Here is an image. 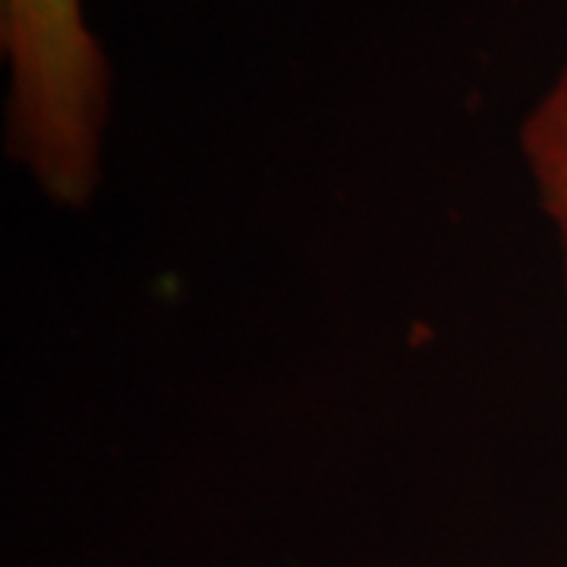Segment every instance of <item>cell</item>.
Wrapping results in <instances>:
<instances>
[{
  "mask_svg": "<svg viewBox=\"0 0 567 567\" xmlns=\"http://www.w3.org/2000/svg\"><path fill=\"white\" fill-rule=\"evenodd\" d=\"M10 66V155L63 205H82L102 162L111 70L82 0H0Z\"/></svg>",
  "mask_w": 567,
  "mask_h": 567,
  "instance_id": "6da1fadb",
  "label": "cell"
},
{
  "mask_svg": "<svg viewBox=\"0 0 567 567\" xmlns=\"http://www.w3.org/2000/svg\"><path fill=\"white\" fill-rule=\"evenodd\" d=\"M520 152L539 205L555 227L567 284V63L520 126Z\"/></svg>",
  "mask_w": 567,
  "mask_h": 567,
  "instance_id": "7a4b0ae2",
  "label": "cell"
}]
</instances>
